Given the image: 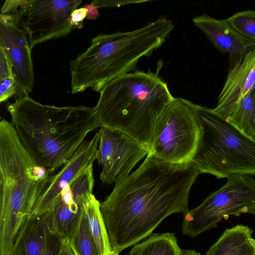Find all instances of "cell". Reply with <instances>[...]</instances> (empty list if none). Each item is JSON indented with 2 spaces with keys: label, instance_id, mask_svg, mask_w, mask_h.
I'll list each match as a JSON object with an SVG mask.
<instances>
[{
  "label": "cell",
  "instance_id": "19",
  "mask_svg": "<svg viewBox=\"0 0 255 255\" xmlns=\"http://www.w3.org/2000/svg\"><path fill=\"white\" fill-rule=\"evenodd\" d=\"M181 251L174 234L155 233L135 245L128 255H179Z\"/></svg>",
  "mask_w": 255,
  "mask_h": 255
},
{
  "label": "cell",
  "instance_id": "5",
  "mask_svg": "<svg viewBox=\"0 0 255 255\" xmlns=\"http://www.w3.org/2000/svg\"><path fill=\"white\" fill-rule=\"evenodd\" d=\"M50 174L21 142L11 122H0V255H8Z\"/></svg>",
  "mask_w": 255,
  "mask_h": 255
},
{
  "label": "cell",
  "instance_id": "15",
  "mask_svg": "<svg viewBox=\"0 0 255 255\" xmlns=\"http://www.w3.org/2000/svg\"><path fill=\"white\" fill-rule=\"evenodd\" d=\"M255 87V47L245 56L231 63L224 86L213 113L226 120L236 106Z\"/></svg>",
  "mask_w": 255,
  "mask_h": 255
},
{
  "label": "cell",
  "instance_id": "3",
  "mask_svg": "<svg viewBox=\"0 0 255 255\" xmlns=\"http://www.w3.org/2000/svg\"><path fill=\"white\" fill-rule=\"evenodd\" d=\"M173 29L172 21L162 16L134 30L94 37L90 47L70 63L72 93L89 87L100 92L111 80L135 71L139 59L150 56Z\"/></svg>",
  "mask_w": 255,
  "mask_h": 255
},
{
  "label": "cell",
  "instance_id": "4",
  "mask_svg": "<svg viewBox=\"0 0 255 255\" xmlns=\"http://www.w3.org/2000/svg\"><path fill=\"white\" fill-rule=\"evenodd\" d=\"M96 113L100 128L121 131L150 151L155 123L174 97L167 83L148 70L113 79L100 91Z\"/></svg>",
  "mask_w": 255,
  "mask_h": 255
},
{
  "label": "cell",
  "instance_id": "17",
  "mask_svg": "<svg viewBox=\"0 0 255 255\" xmlns=\"http://www.w3.org/2000/svg\"><path fill=\"white\" fill-rule=\"evenodd\" d=\"M253 231L248 226L238 225L224 231L205 255H255Z\"/></svg>",
  "mask_w": 255,
  "mask_h": 255
},
{
  "label": "cell",
  "instance_id": "12",
  "mask_svg": "<svg viewBox=\"0 0 255 255\" xmlns=\"http://www.w3.org/2000/svg\"><path fill=\"white\" fill-rule=\"evenodd\" d=\"M27 35L17 15L0 14V46L10 58L17 86L24 95L31 92L34 82L31 49Z\"/></svg>",
  "mask_w": 255,
  "mask_h": 255
},
{
  "label": "cell",
  "instance_id": "21",
  "mask_svg": "<svg viewBox=\"0 0 255 255\" xmlns=\"http://www.w3.org/2000/svg\"><path fill=\"white\" fill-rule=\"evenodd\" d=\"M67 242L75 255H98L83 208L78 222Z\"/></svg>",
  "mask_w": 255,
  "mask_h": 255
},
{
  "label": "cell",
  "instance_id": "11",
  "mask_svg": "<svg viewBox=\"0 0 255 255\" xmlns=\"http://www.w3.org/2000/svg\"><path fill=\"white\" fill-rule=\"evenodd\" d=\"M93 165L83 170L56 198L44 213L51 229L66 241L79 220L83 207L93 195Z\"/></svg>",
  "mask_w": 255,
  "mask_h": 255
},
{
  "label": "cell",
  "instance_id": "1",
  "mask_svg": "<svg viewBox=\"0 0 255 255\" xmlns=\"http://www.w3.org/2000/svg\"><path fill=\"white\" fill-rule=\"evenodd\" d=\"M200 173L192 160L171 163L149 153L137 169L115 183L100 203L113 253L149 237L167 216L188 212L190 189Z\"/></svg>",
  "mask_w": 255,
  "mask_h": 255
},
{
  "label": "cell",
  "instance_id": "24",
  "mask_svg": "<svg viewBox=\"0 0 255 255\" xmlns=\"http://www.w3.org/2000/svg\"><path fill=\"white\" fill-rule=\"evenodd\" d=\"M18 87L15 78H6L0 80V102H2L12 96Z\"/></svg>",
  "mask_w": 255,
  "mask_h": 255
},
{
  "label": "cell",
  "instance_id": "9",
  "mask_svg": "<svg viewBox=\"0 0 255 255\" xmlns=\"http://www.w3.org/2000/svg\"><path fill=\"white\" fill-rule=\"evenodd\" d=\"M81 0H30L21 11L20 21L26 31L30 48L46 41L64 37L75 28L72 12Z\"/></svg>",
  "mask_w": 255,
  "mask_h": 255
},
{
  "label": "cell",
  "instance_id": "13",
  "mask_svg": "<svg viewBox=\"0 0 255 255\" xmlns=\"http://www.w3.org/2000/svg\"><path fill=\"white\" fill-rule=\"evenodd\" d=\"M99 142L98 131L90 140H84L71 158L60 170L51 175L31 214L45 212L63 189L96 159Z\"/></svg>",
  "mask_w": 255,
  "mask_h": 255
},
{
  "label": "cell",
  "instance_id": "28",
  "mask_svg": "<svg viewBox=\"0 0 255 255\" xmlns=\"http://www.w3.org/2000/svg\"><path fill=\"white\" fill-rule=\"evenodd\" d=\"M85 6L88 8L87 19L95 20L100 15L98 8L95 6L90 4H86Z\"/></svg>",
  "mask_w": 255,
  "mask_h": 255
},
{
  "label": "cell",
  "instance_id": "6",
  "mask_svg": "<svg viewBox=\"0 0 255 255\" xmlns=\"http://www.w3.org/2000/svg\"><path fill=\"white\" fill-rule=\"evenodd\" d=\"M199 138L192 161L200 173L219 179L255 175V139L239 130L212 109L194 104Z\"/></svg>",
  "mask_w": 255,
  "mask_h": 255
},
{
  "label": "cell",
  "instance_id": "8",
  "mask_svg": "<svg viewBox=\"0 0 255 255\" xmlns=\"http://www.w3.org/2000/svg\"><path fill=\"white\" fill-rule=\"evenodd\" d=\"M198 207L183 214L182 234L192 238L216 227L223 219L249 213L255 207V180L250 175L231 176Z\"/></svg>",
  "mask_w": 255,
  "mask_h": 255
},
{
  "label": "cell",
  "instance_id": "32",
  "mask_svg": "<svg viewBox=\"0 0 255 255\" xmlns=\"http://www.w3.org/2000/svg\"><path fill=\"white\" fill-rule=\"evenodd\" d=\"M111 255H117V254H115L112 253Z\"/></svg>",
  "mask_w": 255,
  "mask_h": 255
},
{
  "label": "cell",
  "instance_id": "7",
  "mask_svg": "<svg viewBox=\"0 0 255 255\" xmlns=\"http://www.w3.org/2000/svg\"><path fill=\"white\" fill-rule=\"evenodd\" d=\"M194 104L174 97L155 123L150 153L171 163L192 160L199 138Z\"/></svg>",
  "mask_w": 255,
  "mask_h": 255
},
{
  "label": "cell",
  "instance_id": "27",
  "mask_svg": "<svg viewBox=\"0 0 255 255\" xmlns=\"http://www.w3.org/2000/svg\"><path fill=\"white\" fill-rule=\"evenodd\" d=\"M88 8L85 5L75 9L71 13L70 22L75 28H81L83 27V21L87 18Z\"/></svg>",
  "mask_w": 255,
  "mask_h": 255
},
{
  "label": "cell",
  "instance_id": "16",
  "mask_svg": "<svg viewBox=\"0 0 255 255\" xmlns=\"http://www.w3.org/2000/svg\"><path fill=\"white\" fill-rule=\"evenodd\" d=\"M215 47L223 53H228L230 62L242 58L255 47V43L244 37L225 19H217L207 14L192 19Z\"/></svg>",
  "mask_w": 255,
  "mask_h": 255
},
{
  "label": "cell",
  "instance_id": "2",
  "mask_svg": "<svg viewBox=\"0 0 255 255\" xmlns=\"http://www.w3.org/2000/svg\"><path fill=\"white\" fill-rule=\"evenodd\" d=\"M7 109L22 144L50 174L67 162L89 132L100 127L95 107L43 105L24 95Z\"/></svg>",
  "mask_w": 255,
  "mask_h": 255
},
{
  "label": "cell",
  "instance_id": "31",
  "mask_svg": "<svg viewBox=\"0 0 255 255\" xmlns=\"http://www.w3.org/2000/svg\"><path fill=\"white\" fill-rule=\"evenodd\" d=\"M249 213L252 214L255 216V207L250 211Z\"/></svg>",
  "mask_w": 255,
  "mask_h": 255
},
{
  "label": "cell",
  "instance_id": "33",
  "mask_svg": "<svg viewBox=\"0 0 255 255\" xmlns=\"http://www.w3.org/2000/svg\"></svg>",
  "mask_w": 255,
  "mask_h": 255
},
{
  "label": "cell",
  "instance_id": "29",
  "mask_svg": "<svg viewBox=\"0 0 255 255\" xmlns=\"http://www.w3.org/2000/svg\"><path fill=\"white\" fill-rule=\"evenodd\" d=\"M61 255H75L67 241L65 242Z\"/></svg>",
  "mask_w": 255,
  "mask_h": 255
},
{
  "label": "cell",
  "instance_id": "23",
  "mask_svg": "<svg viewBox=\"0 0 255 255\" xmlns=\"http://www.w3.org/2000/svg\"><path fill=\"white\" fill-rule=\"evenodd\" d=\"M14 78L11 60L5 51L0 46V80Z\"/></svg>",
  "mask_w": 255,
  "mask_h": 255
},
{
  "label": "cell",
  "instance_id": "18",
  "mask_svg": "<svg viewBox=\"0 0 255 255\" xmlns=\"http://www.w3.org/2000/svg\"><path fill=\"white\" fill-rule=\"evenodd\" d=\"M90 233L98 255H111L113 252L100 210V203L93 195L83 207Z\"/></svg>",
  "mask_w": 255,
  "mask_h": 255
},
{
  "label": "cell",
  "instance_id": "30",
  "mask_svg": "<svg viewBox=\"0 0 255 255\" xmlns=\"http://www.w3.org/2000/svg\"><path fill=\"white\" fill-rule=\"evenodd\" d=\"M179 255H201V254L194 250H182Z\"/></svg>",
  "mask_w": 255,
  "mask_h": 255
},
{
  "label": "cell",
  "instance_id": "20",
  "mask_svg": "<svg viewBox=\"0 0 255 255\" xmlns=\"http://www.w3.org/2000/svg\"><path fill=\"white\" fill-rule=\"evenodd\" d=\"M225 120L246 135L255 139V87L240 99Z\"/></svg>",
  "mask_w": 255,
  "mask_h": 255
},
{
  "label": "cell",
  "instance_id": "22",
  "mask_svg": "<svg viewBox=\"0 0 255 255\" xmlns=\"http://www.w3.org/2000/svg\"><path fill=\"white\" fill-rule=\"evenodd\" d=\"M225 20L239 34L255 43V11L238 12Z\"/></svg>",
  "mask_w": 255,
  "mask_h": 255
},
{
  "label": "cell",
  "instance_id": "14",
  "mask_svg": "<svg viewBox=\"0 0 255 255\" xmlns=\"http://www.w3.org/2000/svg\"><path fill=\"white\" fill-rule=\"evenodd\" d=\"M65 242L51 229L44 213L31 214L21 227L8 255H61Z\"/></svg>",
  "mask_w": 255,
  "mask_h": 255
},
{
  "label": "cell",
  "instance_id": "25",
  "mask_svg": "<svg viewBox=\"0 0 255 255\" xmlns=\"http://www.w3.org/2000/svg\"><path fill=\"white\" fill-rule=\"evenodd\" d=\"M29 2V0H7L1 8V13L17 15L20 16L21 11Z\"/></svg>",
  "mask_w": 255,
  "mask_h": 255
},
{
  "label": "cell",
  "instance_id": "26",
  "mask_svg": "<svg viewBox=\"0 0 255 255\" xmlns=\"http://www.w3.org/2000/svg\"><path fill=\"white\" fill-rule=\"evenodd\" d=\"M149 0H94L90 4L95 6L97 8L106 7H120L123 5L127 4L142 3Z\"/></svg>",
  "mask_w": 255,
  "mask_h": 255
},
{
  "label": "cell",
  "instance_id": "10",
  "mask_svg": "<svg viewBox=\"0 0 255 255\" xmlns=\"http://www.w3.org/2000/svg\"><path fill=\"white\" fill-rule=\"evenodd\" d=\"M96 159L102 167L100 179L112 184L124 179L136 163L149 153L148 149L127 134L101 127Z\"/></svg>",
  "mask_w": 255,
  "mask_h": 255
}]
</instances>
